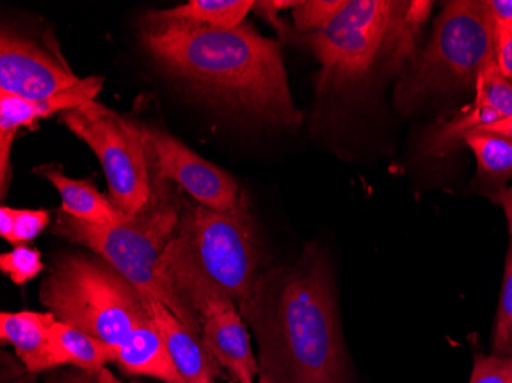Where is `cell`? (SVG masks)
Masks as SVG:
<instances>
[{"mask_svg":"<svg viewBox=\"0 0 512 383\" xmlns=\"http://www.w3.org/2000/svg\"><path fill=\"white\" fill-rule=\"evenodd\" d=\"M493 51L500 76L512 85V27L493 20Z\"/></svg>","mask_w":512,"mask_h":383,"instance_id":"27","label":"cell"},{"mask_svg":"<svg viewBox=\"0 0 512 383\" xmlns=\"http://www.w3.org/2000/svg\"><path fill=\"white\" fill-rule=\"evenodd\" d=\"M43 269L45 266L39 250L25 244L0 255V270L10 276L11 281L17 285L27 284L31 279L39 276Z\"/></svg>","mask_w":512,"mask_h":383,"instance_id":"24","label":"cell"},{"mask_svg":"<svg viewBox=\"0 0 512 383\" xmlns=\"http://www.w3.org/2000/svg\"><path fill=\"white\" fill-rule=\"evenodd\" d=\"M34 172L56 187L62 198V212L74 220L102 227L117 226L128 220L91 181L66 177L56 164H43Z\"/></svg>","mask_w":512,"mask_h":383,"instance_id":"17","label":"cell"},{"mask_svg":"<svg viewBox=\"0 0 512 383\" xmlns=\"http://www.w3.org/2000/svg\"><path fill=\"white\" fill-rule=\"evenodd\" d=\"M329 255L309 243L261 273L240 313L258 345L260 383H353Z\"/></svg>","mask_w":512,"mask_h":383,"instance_id":"2","label":"cell"},{"mask_svg":"<svg viewBox=\"0 0 512 383\" xmlns=\"http://www.w3.org/2000/svg\"><path fill=\"white\" fill-rule=\"evenodd\" d=\"M80 80L62 57L11 28H2L0 91L37 102L73 88Z\"/></svg>","mask_w":512,"mask_h":383,"instance_id":"10","label":"cell"},{"mask_svg":"<svg viewBox=\"0 0 512 383\" xmlns=\"http://www.w3.org/2000/svg\"><path fill=\"white\" fill-rule=\"evenodd\" d=\"M138 36L161 71L206 102L275 128L301 126L281 45L252 23L226 30L145 14Z\"/></svg>","mask_w":512,"mask_h":383,"instance_id":"1","label":"cell"},{"mask_svg":"<svg viewBox=\"0 0 512 383\" xmlns=\"http://www.w3.org/2000/svg\"><path fill=\"white\" fill-rule=\"evenodd\" d=\"M398 2L344 0L339 13L322 30L307 34L316 60L318 94L355 88L382 60Z\"/></svg>","mask_w":512,"mask_h":383,"instance_id":"8","label":"cell"},{"mask_svg":"<svg viewBox=\"0 0 512 383\" xmlns=\"http://www.w3.org/2000/svg\"><path fill=\"white\" fill-rule=\"evenodd\" d=\"M151 174V198L125 223L92 226L60 210L54 233L105 259L145 298L166 305L178 318L177 304L161 285L157 267L177 229L183 201L174 183L161 177L152 161Z\"/></svg>","mask_w":512,"mask_h":383,"instance_id":"4","label":"cell"},{"mask_svg":"<svg viewBox=\"0 0 512 383\" xmlns=\"http://www.w3.org/2000/svg\"><path fill=\"white\" fill-rule=\"evenodd\" d=\"M201 339L237 383H255L260 367L253 354L246 321L237 305L218 304L201 316Z\"/></svg>","mask_w":512,"mask_h":383,"instance_id":"13","label":"cell"},{"mask_svg":"<svg viewBox=\"0 0 512 383\" xmlns=\"http://www.w3.org/2000/svg\"><path fill=\"white\" fill-rule=\"evenodd\" d=\"M296 2L292 0H264V2H253V13L263 17L266 22H269L279 36H290V30L287 28L286 22L279 19V13L287 8H295Z\"/></svg>","mask_w":512,"mask_h":383,"instance_id":"28","label":"cell"},{"mask_svg":"<svg viewBox=\"0 0 512 383\" xmlns=\"http://www.w3.org/2000/svg\"><path fill=\"white\" fill-rule=\"evenodd\" d=\"M433 2H398L388 30L382 62L388 71H399L413 59L417 37L430 16Z\"/></svg>","mask_w":512,"mask_h":383,"instance_id":"18","label":"cell"},{"mask_svg":"<svg viewBox=\"0 0 512 383\" xmlns=\"http://www.w3.org/2000/svg\"><path fill=\"white\" fill-rule=\"evenodd\" d=\"M490 197L494 203L500 204L503 210H505L509 236H511L512 243V186L505 187V189H497L496 194H491Z\"/></svg>","mask_w":512,"mask_h":383,"instance_id":"31","label":"cell"},{"mask_svg":"<svg viewBox=\"0 0 512 383\" xmlns=\"http://www.w3.org/2000/svg\"><path fill=\"white\" fill-rule=\"evenodd\" d=\"M14 230V209L4 206L0 209V235L5 241H10Z\"/></svg>","mask_w":512,"mask_h":383,"instance_id":"32","label":"cell"},{"mask_svg":"<svg viewBox=\"0 0 512 383\" xmlns=\"http://www.w3.org/2000/svg\"><path fill=\"white\" fill-rule=\"evenodd\" d=\"M51 341L59 367L71 365L80 370H100L117 361V351L111 345L65 322H54Z\"/></svg>","mask_w":512,"mask_h":383,"instance_id":"19","label":"cell"},{"mask_svg":"<svg viewBox=\"0 0 512 383\" xmlns=\"http://www.w3.org/2000/svg\"><path fill=\"white\" fill-rule=\"evenodd\" d=\"M477 131L493 132V134L503 135L512 141V117L503 118L499 122L491 123V125L483 126V128L477 129Z\"/></svg>","mask_w":512,"mask_h":383,"instance_id":"33","label":"cell"},{"mask_svg":"<svg viewBox=\"0 0 512 383\" xmlns=\"http://www.w3.org/2000/svg\"><path fill=\"white\" fill-rule=\"evenodd\" d=\"M50 224L48 210L14 209V230L8 243L14 246L30 243Z\"/></svg>","mask_w":512,"mask_h":383,"instance_id":"26","label":"cell"},{"mask_svg":"<svg viewBox=\"0 0 512 383\" xmlns=\"http://www.w3.org/2000/svg\"><path fill=\"white\" fill-rule=\"evenodd\" d=\"M474 89L476 99L470 106L425 135L422 141L425 155L444 157L459 148L470 132L512 117V85L500 76L494 56L483 66Z\"/></svg>","mask_w":512,"mask_h":383,"instance_id":"11","label":"cell"},{"mask_svg":"<svg viewBox=\"0 0 512 383\" xmlns=\"http://www.w3.org/2000/svg\"><path fill=\"white\" fill-rule=\"evenodd\" d=\"M493 56V19L486 2H447L430 42L396 88V106L408 111L436 95L476 88L480 71Z\"/></svg>","mask_w":512,"mask_h":383,"instance_id":"6","label":"cell"},{"mask_svg":"<svg viewBox=\"0 0 512 383\" xmlns=\"http://www.w3.org/2000/svg\"><path fill=\"white\" fill-rule=\"evenodd\" d=\"M344 0H301L293 8V25L299 33L313 34L339 13Z\"/></svg>","mask_w":512,"mask_h":383,"instance_id":"23","label":"cell"},{"mask_svg":"<svg viewBox=\"0 0 512 383\" xmlns=\"http://www.w3.org/2000/svg\"><path fill=\"white\" fill-rule=\"evenodd\" d=\"M252 8L253 0H191L180 7L151 10L146 14L154 19L192 20L209 27L232 30L246 22Z\"/></svg>","mask_w":512,"mask_h":383,"instance_id":"20","label":"cell"},{"mask_svg":"<svg viewBox=\"0 0 512 383\" xmlns=\"http://www.w3.org/2000/svg\"><path fill=\"white\" fill-rule=\"evenodd\" d=\"M50 383H122L119 377L103 367L100 370H80L76 368L73 371L57 374L51 377Z\"/></svg>","mask_w":512,"mask_h":383,"instance_id":"29","label":"cell"},{"mask_svg":"<svg viewBox=\"0 0 512 383\" xmlns=\"http://www.w3.org/2000/svg\"><path fill=\"white\" fill-rule=\"evenodd\" d=\"M39 296L57 321L79 328L115 351L149 318L148 298L97 255L59 256L43 278Z\"/></svg>","mask_w":512,"mask_h":383,"instance_id":"5","label":"cell"},{"mask_svg":"<svg viewBox=\"0 0 512 383\" xmlns=\"http://www.w3.org/2000/svg\"><path fill=\"white\" fill-rule=\"evenodd\" d=\"M493 354L512 356V243L506 255L502 292L494 322Z\"/></svg>","mask_w":512,"mask_h":383,"instance_id":"22","label":"cell"},{"mask_svg":"<svg viewBox=\"0 0 512 383\" xmlns=\"http://www.w3.org/2000/svg\"><path fill=\"white\" fill-rule=\"evenodd\" d=\"M463 143L477 160V177L488 184L505 183L512 178V141L493 132L473 131Z\"/></svg>","mask_w":512,"mask_h":383,"instance_id":"21","label":"cell"},{"mask_svg":"<svg viewBox=\"0 0 512 383\" xmlns=\"http://www.w3.org/2000/svg\"><path fill=\"white\" fill-rule=\"evenodd\" d=\"M59 118L99 158L111 203L126 218L134 217L152 194L151 160L140 123L97 100L62 112Z\"/></svg>","mask_w":512,"mask_h":383,"instance_id":"7","label":"cell"},{"mask_svg":"<svg viewBox=\"0 0 512 383\" xmlns=\"http://www.w3.org/2000/svg\"><path fill=\"white\" fill-rule=\"evenodd\" d=\"M103 77H86L73 88L57 92L48 99L27 100L0 91V189L7 197L11 181V148L20 128L34 129L43 118L59 115L96 100L103 89Z\"/></svg>","mask_w":512,"mask_h":383,"instance_id":"12","label":"cell"},{"mask_svg":"<svg viewBox=\"0 0 512 383\" xmlns=\"http://www.w3.org/2000/svg\"><path fill=\"white\" fill-rule=\"evenodd\" d=\"M140 129L158 174L186 192L195 203L217 212H232L247 200L232 175L195 154L171 132L143 123Z\"/></svg>","mask_w":512,"mask_h":383,"instance_id":"9","label":"cell"},{"mask_svg":"<svg viewBox=\"0 0 512 383\" xmlns=\"http://www.w3.org/2000/svg\"><path fill=\"white\" fill-rule=\"evenodd\" d=\"M148 310L155 327L165 339L178 373L186 383H215V377L220 374V364L200 334L189 330L161 302L148 299Z\"/></svg>","mask_w":512,"mask_h":383,"instance_id":"14","label":"cell"},{"mask_svg":"<svg viewBox=\"0 0 512 383\" xmlns=\"http://www.w3.org/2000/svg\"><path fill=\"white\" fill-rule=\"evenodd\" d=\"M486 7L490 11L491 19L508 23L512 27V0H488Z\"/></svg>","mask_w":512,"mask_h":383,"instance_id":"30","label":"cell"},{"mask_svg":"<svg viewBox=\"0 0 512 383\" xmlns=\"http://www.w3.org/2000/svg\"><path fill=\"white\" fill-rule=\"evenodd\" d=\"M117 367L132 376H149L165 383H186L166 347L165 339L155 327L151 315L129 334L117 351Z\"/></svg>","mask_w":512,"mask_h":383,"instance_id":"16","label":"cell"},{"mask_svg":"<svg viewBox=\"0 0 512 383\" xmlns=\"http://www.w3.org/2000/svg\"><path fill=\"white\" fill-rule=\"evenodd\" d=\"M470 383H512V356L476 354Z\"/></svg>","mask_w":512,"mask_h":383,"instance_id":"25","label":"cell"},{"mask_svg":"<svg viewBox=\"0 0 512 383\" xmlns=\"http://www.w3.org/2000/svg\"><path fill=\"white\" fill-rule=\"evenodd\" d=\"M263 249L244 201L232 212L183 203L180 221L158 262L161 285L178 307V319L201 336V316L218 304L244 307L261 276Z\"/></svg>","mask_w":512,"mask_h":383,"instance_id":"3","label":"cell"},{"mask_svg":"<svg viewBox=\"0 0 512 383\" xmlns=\"http://www.w3.org/2000/svg\"><path fill=\"white\" fill-rule=\"evenodd\" d=\"M56 321L51 311H2L0 339L13 345L28 373H45L59 367L51 341V327Z\"/></svg>","mask_w":512,"mask_h":383,"instance_id":"15","label":"cell"}]
</instances>
